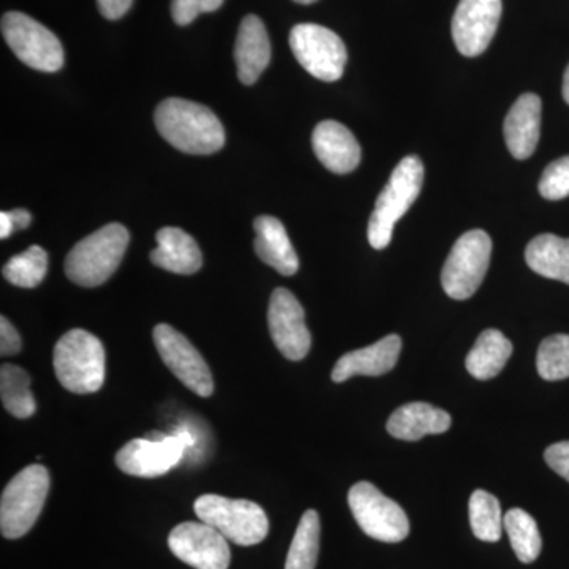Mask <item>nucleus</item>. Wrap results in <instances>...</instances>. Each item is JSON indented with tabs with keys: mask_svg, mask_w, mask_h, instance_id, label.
<instances>
[{
	"mask_svg": "<svg viewBox=\"0 0 569 569\" xmlns=\"http://www.w3.org/2000/svg\"><path fill=\"white\" fill-rule=\"evenodd\" d=\"M156 127L178 151L209 156L224 146L222 122L204 104L167 99L157 107Z\"/></svg>",
	"mask_w": 569,
	"mask_h": 569,
	"instance_id": "obj_1",
	"label": "nucleus"
},
{
	"mask_svg": "<svg viewBox=\"0 0 569 569\" xmlns=\"http://www.w3.org/2000/svg\"><path fill=\"white\" fill-rule=\"evenodd\" d=\"M129 242L130 233L123 224H104L67 254V277L80 287H99L118 271Z\"/></svg>",
	"mask_w": 569,
	"mask_h": 569,
	"instance_id": "obj_2",
	"label": "nucleus"
},
{
	"mask_svg": "<svg viewBox=\"0 0 569 569\" xmlns=\"http://www.w3.org/2000/svg\"><path fill=\"white\" fill-rule=\"evenodd\" d=\"M54 372L62 387L74 395L99 391L107 373L103 343L84 329H71L56 343Z\"/></svg>",
	"mask_w": 569,
	"mask_h": 569,
	"instance_id": "obj_3",
	"label": "nucleus"
},
{
	"mask_svg": "<svg viewBox=\"0 0 569 569\" xmlns=\"http://www.w3.org/2000/svg\"><path fill=\"white\" fill-rule=\"evenodd\" d=\"M422 182H425V164L419 157L408 156L400 160L383 192L377 198L376 209L370 217L367 236L373 249L383 250L391 244L396 223L417 201Z\"/></svg>",
	"mask_w": 569,
	"mask_h": 569,
	"instance_id": "obj_4",
	"label": "nucleus"
},
{
	"mask_svg": "<svg viewBox=\"0 0 569 569\" xmlns=\"http://www.w3.org/2000/svg\"><path fill=\"white\" fill-rule=\"evenodd\" d=\"M194 512L201 522L213 527L238 546L260 545L269 531L263 508L250 500L206 493L194 501Z\"/></svg>",
	"mask_w": 569,
	"mask_h": 569,
	"instance_id": "obj_5",
	"label": "nucleus"
},
{
	"mask_svg": "<svg viewBox=\"0 0 569 569\" xmlns=\"http://www.w3.org/2000/svg\"><path fill=\"white\" fill-rule=\"evenodd\" d=\"M194 447V436L187 427L173 433L153 432L146 438L129 441L119 449L116 463L123 473L137 478H159L182 462Z\"/></svg>",
	"mask_w": 569,
	"mask_h": 569,
	"instance_id": "obj_6",
	"label": "nucleus"
},
{
	"mask_svg": "<svg viewBox=\"0 0 569 569\" xmlns=\"http://www.w3.org/2000/svg\"><path fill=\"white\" fill-rule=\"evenodd\" d=\"M50 490V473L43 466H29L3 489L0 530L3 538L24 537L36 526Z\"/></svg>",
	"mask_w": 569,
	"mask_h": 569,
	"instance_id": "obj_7",
	"label": "nucleus"
},
{
	"mask_svg": "<svg viewBox=\"0 0 569 569\" xmlns=\"http://www.w3.org/2000/svg\"><path fill=\"white\" fill-rule=\"evenodd\" d=\"M492 239L482 230L460 236L441 271V284L456 301L471 298L488 274Z\"/></svg>",
	"mask_w": 569,
	"mask_h": 569,
	"instance_id": "obj_8",
	"label": "nucleus"
},
{
	"mask_svg": "<svg viewBox=\"0 0 569 569\" xmlns=\"http://www.w3.org/2000/svg\"><path fill=\"white\" fill-rule=\"evenodd\" d=\"M2 36L17 58L33 70L54 73L63 67V48L58 37L39 21L9 11L2 18Z\"/></svg>",
	"mask_w": 569,
	"mask_h": 569,
	"instance_id": "obj_9",
	"label": "nucleus"
},
{
	"mask_svg": "<svg viewBox=\"0 0 569 569\" xmlns=\"http://www.w3.org/2000/svg\"><path fill=\"white\" fill-rule=\"evenodd\" d=\"M348 505L367 537L377 541L400 542L410 533L406 511L370 482L355 485L348 493Z\"/></svg>",
	"mask_w": 569,
	"mask_h": 569,
	"instance_id": "obj_10",
	"label": "nucleus"
},
{
	"mask_svg": "<svg viewBox=\"0 0 569 569\" xmlns=\"http://www.w3.org/2000/svg\"><path fill=\"white\" fill-rule=\"evenodd\" d=\"M290 47L298 62L318 80L335 82L342 78L348 52L346 43L331 29L310 22L295 26Z\"/></svg>",
	"mask_w": 569,
	"mask_h": 569,
	"instance_id": "obj_11",
	"label": "nucleus"
},
{
	"mask_svg": "<svg viewBox=\"0 0 569 569\" xmlns=\"http://www.w3.org/2000/svg\"><path fill=\"white\" fill-rule=\"evenodd\" d=\"M153 343L164 366L173 372L183 387L200 397L212 396L211 369L186 336L176 331L173 326L157 325L153 329Z\"/></svg>",
	"mask_w": 569,
	"mask_h": 569,
	"instance_id": "obj_12",
	"label": "nucleus"
},
{
	"mask_svg": "<svg viewBox=\"0 0 569 569\" xmlns=\"http://www.w3.org/2000/svg\"><path fill=\"white\" fill-rule=\"evenodd\" d=\"M228 539L204 522H183L171 530L168 546L183 563L194 569H228Z\"/></svg>",
	"mask_w": 569,
	"mask_h": 569,
	"instance_id": "obj_13",
	"label": "nucleus"
},
{
	"mask_svg": "<svg viewBox=\"0 0 569 569\" xmlns=\"http://www.w3.org/2000/svg\"><path fill=\"white\" fill-rule=\"evenodd\" d=\"M269 332L280 353L290 361H301L312 347L301 302L287 288H277L268 310Z\"/></svg>",
	"mask_w": 569,
	"mask_h": 569,
	"instance_id": "obj_14",
	"label": "nucleus"
},
{
	"mask_svg": "<svg viewBox=\"0 0 569 569\" xmlns=\"http://www.w3.org/2000/svg\"><path fill=\"white\" fill-rule=\"evenodd\" d=\"M501 11V0H460L451 26L460 54L477 58L488 50L500 24Z\"/></svg>",
	"mask_w": 569,
	"mask_h": 569,
	"instance_id": "obj_15",
	"label": "nucleus"
},
{
	"mask_svg": "<svg viewBox=\"0 0 569 569\" xmlns=\"http://www.w3.org/2000/svg\"><path fill=\"white\" fill-rule=\"evenodd\" d=\"M402 339L397 335L383 337L373 346L350 351L336 362L332 381L343 383L355 376L380 377L391 372L399 361Z\"/></svg>",
	"mask_w": 569,
	"mask_h": 569,
	"instance_id": "obj_16",
	"label": "nucleus"
},
{
	"mask_svg": "<svg viewBox=\"0 0 569 569\" xmlns=\"http://www.w3.org/2000/svg\"><path fill=\"white\" fill-rule=\"evenodd\" d=\"M312 146L318 160L332 173H351L361 162V146L355 134L340 122L318 123L313 130Z\"/></svg>",
	"mask_w": 569,
	"mask_h": 569,
	"instance_id": "obj_17",
	"label": "nucleus"
},
{
	"mask_svg": "<svg viewBox=\"0 0 569 569\" xmlns=\"http://www.w3.org/2000/svg\"><path fill=\"white\" fill-rule=\"evenodd\" d=\"M505 141L511 156L526 160L537 151L541 134V99L537 93H523L505 119Z\"/></svg>",
	"mask_w": 569,
	"mask_h": 569,
	"instance_id": "obj_18",
	"label": "nucleus"
},
{
	"mask_svg": "<svg viewBox=\"0 0 569 569\" xmlns=\"http://www.w3.org/2000/svg\"><path fill=\"white\" fill-rule=\"evenodd\" d=\"M234 61L242 84L257 82L271 62V41L263 21L249 14L239 26L234 44Z\"/></svg>",
	"mask_w": 569,
	"mask_h": 569,
	"instance_id": "obj_19",
	"label": "nucleus"
},
{
	"mask_svg": "<svg viewBox=\"0 0 569 569\" xmlns=\"http://www.w3.org/2000/svg\"><path fill=\"white\" fill-rule=\"evenodd\" d=\"M151 261L164 271L192 276L203 266V254L197 241L181 228L164 227L157 233V249Z\"/></svg>",
	"mask_w": 569,
	"mask_h": 569,
	"instance_id": "obj_20",
	"label": "nucleus"
},
{
	"mask_svg": "<svg viewBox=\"0 0 569 569\" xmlns=\"http://www.w3.org/2000/svg\"><path fill=\"white\" fill-rule=\"evenodd\" d=\"M254 252L266 264L274 268L279 274L295 276L299 269V258L296 253L287 230L279 219L272 216H260L253 223Z\"/></svg>",
	"mask_w": 569,
	"mask_h": 569,
	"instance_id": "obj_21",
	"label": "nucleus"
},
{
	"mask_svg": "<svg viewBox=\"0 0 569 569\" xmlns=\"http://www.w3.org/2000/svg\"><path fill=\"white\" fill-rule=\"evenodd\" d=\"M448 411L426 402H411L397 408L388 421V432L403 441H418L426 436L445 433L451 427Z\"/></svg>",
	"mask_w": 569,
	"mask_h": 569,
	"instance_id": "obj_22",
	"label": "nucleus"
},
{
	"mask_svg": "<svg viewBox=\"0 0 569 569\" xmlns=\"http://www.w3.org/2000/svg\"><path fill=\"white\" fill-rule=\"evenodd\" d=\"M526 261L537 274L569 284V239L537 236L527 246Z\"/></svg>",
	"mask_w": 569,
	"mask_h": 569,
	"instance_id": "obj_23",
	"label": "nucleus"
},
{
	"mask_svg": "<svg viewBox=\"0 0 569 569\" xmlns=\"http://www.w3.org/2000/svg\"><path fill=\"white\" fill-rule=\"evenodd\" d=\"M512 355V343L497 329H486L478 337L467 356V370L477 380H490L507 366Z\"/></svg>",
	"mask_w": 569,
	"mask_h": 569,
	"instance_id": "obj_24",
	"label": "nucleus"
},
{
	"mask_svg": "<svg viewBox=\"0 0 569 569\" xmlns=\"http://www.w3.org/2000/svg\"><path fill=\"white\" fill-rule=\"evenodd\" d=\"M0 397L11 417L28 419L36 413V399L31 391V377L21 367L3 365L0 369Z\"/></svg>",
	"mask_w": 569,
	"mask_h": 569,
	"instance_id": "obj_25",
	"label": "nucleus"
},
{
	"mask_svg": "<svg viewBox=\"0 0 569 569\" xmlns=\"http://www.w3.org/2000/svg\"><path fill=\"white\" fill-rule=\"evenodd\" d=\"M320 516L313 509H309L296 529L284 569H316L320 552Z\"/></svg>",
	"mask_w": 569,
	"mask_h": 569,
	"instance_id": "obj_26",
	"label": "nucleus"
},
{
	"mask_svg": "<svg viewBox=\"0 0 569 569\" xmlns=\"http://www.w3.org/2000/svg\"><path fill=\"white\" fill-rule=\"evenodd\" d=\"M503 526L518 559L522 563H533L542 549L537 520L523 509L515 508L505 515Z\"/></svg>",
	"mask_w": 569,
	"mask_h": 569,
	"instance_id": "obj_27",
	"label": "nucleus"
},
{
	"mask_svg": "<svg viewBox=\"0 0 569 569\" xmlns=\"http://www.w3.org/2000/svg\"><path fill=\"white\" fill-rule=\"evenodd\" d=\"M470 526L475 537L486 542H497L501 538L503 518L500 501L486 490H475L468 503Z\"/></svg>",
	"mask_w": 569,
	"mask_h": 569,
	"instance_id": "obj_28",
	"label": "nucleus"
},
{
	"mask_svg": "<svg viewBox=\"0 0 569 569\" xmlns=\"http://www.w3.org/2000/svg\"><path fill=\"white\" fill-rule=\"evenodd\" d=\"M2 272L7 282L14 287H39L48 272V253L40 246L29 247L26 252L11 257Z\"/></svg>",
	"mask_w": 569,
	"mask_h": 569,
	"instance_id": "obj_29",
	"label": "nucleus"
},
{
	"mask_svg": "<svg viewBox=\"0 0 569 569\" xmlns=\"http://www.w3.org/2000/svg\"><path fill=\"white\" fill-rule=\"evenodd\" d=\"M537 367L542 380L569 378V336L556 335L542 340L538 348Z\"/></svg>",
	"mask_w": 569,
	"mask_h": 569,
	"instance_id": "obj_30",
	"label": "nucleus"
},
{
	"mask_svg": "<svg viewBox=\"0 0 569 569\" xmlns=\"http://www.w3.org/2000/svg\"><path fill=\"white\" fill-rule=\"evenodd\" d=\"M539 193L550 201H559L569 194V156L561 157L546 168L539 181Z\"/></svg>",
	"mask_w": 569,
	"mask_h": 569,
	"instance_id": "obj_31",
	"label": "nucleus"
},
{
	"mask_svg": "<svg viewBox=\"0 0 569 569\" xmlns=\"http://www.w3.org/2000/svg\"><path fill=\"white\" fill-rule=\"evenodd\" d=\"M224 0H171V14L176 24L187 26L201 13H211L223 6Z\"/></svg>",
	"mask_w": 569,
	"mask_h": 569,
	"instance_id": "obj_32",
	"label": "nucleus"
},
{
	"mask_svg": "<svg viewBox=\"0 0 569 569\" xmlns=\"http://www.w3.org/2000/svg\"><path fill=\"white\" fill-rule=\"evenodd\" d=\"M545 459L557 475L569 482V441H560L546 449Z\"/></svg>",
	"mask_w": 569,
	"mask_h": 569,
	"instance_id": "obj_33",
	"label": "nucleus"
},
{
	"mask_svg": "<svg viewBox=\"0 0 569 569\" xmlns=\"http://www.w3.org/2000/svg\"><path fill=\"white\" fill-rule=\"evenodd\" d=\"M21 351V337L18 335L14 326L7 320V317L0 318V355L14 356Z\"/></svg>",
	"mask_w": 569,
	"mask_h": 569,
	"instance_id": "obj_34",
	"label": "nucleus"
},
{
	"mask_svg": "<svg viewBox=\"0 0 569 569\" xmlns=\"http://www.w3.org/2000/svg\"><path fill=\"white\" fill-rule=\"evenodd\" d=\"M133 0H97L100 13L103 14L107 20H119L127 11L132 7Z\"/></svg>",
	"mask_w": 569,
	"mask_h": 569,
	"instance_id": "obj_35",
	"label": "nucleus"
},
{
	"mask_svg": "<svg viewBox=\"0 0 569 569\" xmlns=\"http://www.w3.org/2000/svg\"><path fill=\"white\" fill-rule=\"evenodd\" d=\"M11 223H13L14 231L17 230H26L32 222L31 212L26 211V209H14V211L9 212Z\"/></svg>",
	"mask_w": 569,
	"mask_h": 569,
	"instance_id": "obj_36",
	"label": "nucleus"
},
{
	"mask_svg": "<svg viewBox=\"0 0 569 569\" xmlns=\"http://www.w3.org/2000/svg\"><path fill=\"white\" fill-rule=\"evenodd\" d=\"M13 233L14 228L13 223H11L9 212H0V238L7 239Z\"/></svg>",
	"mask_w": 569,
	"mask_h": 569,
	"instance_id": "obj_37",
	"label": "nucleus"
},
{
	"mask_svg": "<svg viewBox=\"0 0 569 569\" xmlns=\"http://www.w3.org/2000/svg\"><path fill=\"white\" fill-rule=\"evenodd\" d=\"M563 99L569 104V66L563 77Z\"/></svg>",
	"mask_w": 569,
	"mask_h": 569,
	"instance_id": "obj_38",
	"label": "nucleus"
},
{
	"mask_svg": "<svg viewBox=\"0 0 569 569\" xmlns=\"http://www.w3.org/2000/svg\"><path fill=\"white\" fill-rule=\"evenodd\" d=\"M295 2L301 3V6H310V3H316L317 0H295Z\"/></svg>",
	"mask_w": 569,
	"mask_h": 569,
	"instance_id": "obj_39",
	"label": "nucleus"
}]
</instances>
